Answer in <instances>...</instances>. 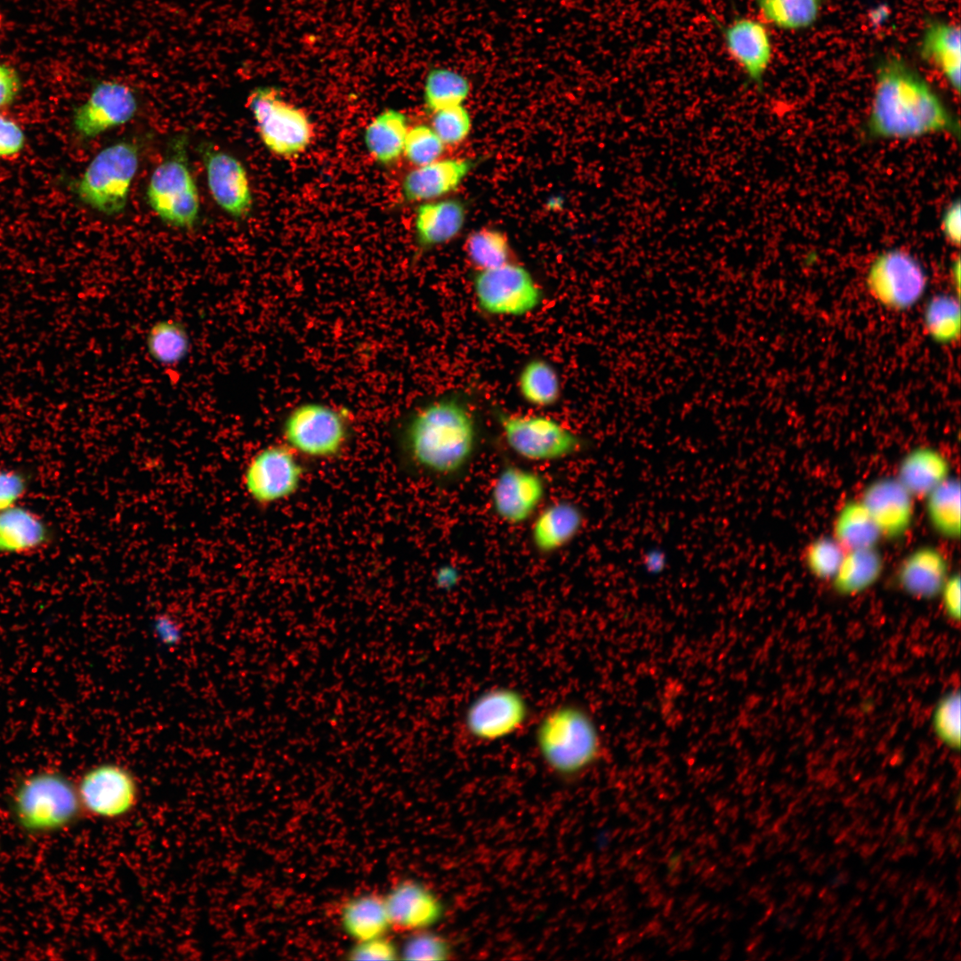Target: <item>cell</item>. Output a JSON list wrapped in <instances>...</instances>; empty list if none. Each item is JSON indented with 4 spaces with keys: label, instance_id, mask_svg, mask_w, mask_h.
<instances>
[{
    "label": "cell",
    "instance_id": "6da1fadb",
    "mask_svg": "<svg viewBox=\"0 0 961 961\" xmlns=\"http://www.w3.org/2000/svg\"><path fill=\"white\" fill-rule=\"evenodd\" d=\"M399 450L409 470L441 482L463 477L476 458L480 429L471 405L444 395L416 407L400 424Z\"/></svg>",
    "mask_w": 961,
    "mask_h": 961
},
{
    "label": "cell",
    "instance_id": "7a4b0ae2",
    "mask_svg": "<svg viewBox=\"0 0 961 961\" xmlns=\"http://www.w3.org/2000/svg\"><path fill=\"white\" fill-rule=\"evenodd\" d=\"M960 136L958 117L932 85L900 57L877 66L865 135L870 140H907L933 133Z\"/></svg>",
    "mask_w": 961,
    "mask_h": 961
},
{
    "label": "cell",
    "instance_id": "3957f363",
    "mask_svg": "<svg viewBox=\"0 0 961 961\" xmlns=\"http://www.w3.org/2000/svg\"><path fill=\"white\" fill-rule=\"evenodd\" d=\"M534 740L543 763L562 779L584 774L602 755V739L594 718L573 702L545 712L536 726Z\"/></svg>",
    "mask_w": 961,
    "mask_h": 961
},
{
    "label": "cell",
    "instance_id": "277c9868",
    "mask_svg": "<svg viewBox=\"0 0 961 961\" xmlns=\"http://www.w3.org/2000/svg\"><path fill=\"white\" fill-rule=\"evenodd\" d=\"M15 823L25 832L43 835L75 824L84 811L77 785L57 771H40L22 778L10 799Z\"/></svg>",
    "mask_w": 961,
    "mask_h": 961
},
{
    "label": "cell",
    "instance_id": "5b68a950",
    "mask_svg": "<svg viewBox=\"0 0 961 961\" xmlns=\"http://www.w3.org/2000/svg\"><path fill=\"white\" fill-rule=\"evenodd\" d=\"M495 420L506 448L526 462L546 464L584 452L588 443L572 427L540 410H497Z\"/></svg>",
    "mask_w": 961,
    "mask_h": 961
},
{
    "label": "cell",
    "instance_id": "8992f818",
    "mask_svg": "<svg viewBox=\"0 0 961 961\" xmlns=\"http://www.w3.org/2000/svg\"><path fill=\"white\" fill-rule=\"evenodd\" d=\"M188 135L171 139L163 160L154 168L146 188L151 210L166 225L192 229L199 219L198 189L189 161Z\"/></svg>",
    "mask_w": 961,
    "mask_h": 961
},
{
    "label": "cell",
    "instance_id": "52a82bcc",
    "mask_svg": "<svg viewBox=\"0 0 961 961\" xmlns=\"http://www.w3.org/2000/svg\"><path fill=\"white\" fill-rule=\"evenodd\" d=\"M281 434L283 442L302 458L332 460L347 449L353 435V419L343 407L304 401L286 414Z\"/></svg>",
    "mask_w": 961,
    "mask_h": 961
},
{
    "label": "cell",
    "instance_id": "ba28073f",
    "mask_svg": "<svg viewBox=\"0 0 961 961\" xmlns=\"http://www.w3.org/2000/svg\"><path fill=\"white\" fill-rule=\"evenodd\" d=\"M140 161L134 141L122 140L100 150L73 184L81 202L108 216L126 207L132 182Z\"/></svg>",
    "mask_w": 961,
    "mask_h": 961
},
{
    "label": "cell",
    "instance_id": "9c48e42d",
    "mask_svg": "<svg viewBox=\"0 0 961 961\" xmlns=\"http://www.w3.org/2000/svg\"><path fill=\"white\" fill-rule=\"evenodd\" d=\"M471 287L477 308L490 317H525L538 310L545 300L542 286L517 261L474 271Z\"/></svg>",
    "mask_w": 961,
    "mask_h": 961
},
{
    "label": "cell",
    "instance_id": "30bf717a",
    "mask_svg": "<svg viewBox=\"0 0 961 961\" xmlns=\"http://www.w3.org/2000/svg\"><path fill=\"white\" fill-rule=\"evenodd\" d=\"M263 145L275 156L297 157L311 144L314 127L309 116L271 87L253 90L246 100Z\"/></svg>",
    "mask_w": 961,
    "mask_h": 961
},
{
    "label": "cell",
    "instance_id": "8fae6325",
    "mask_svg": "<svg viewBox=\"0 0 961 961\" xmlns=\"http://www.w3.org/2000/svg\"><path fill=\"white\" fill-rule=\"evenodd\" d=\"M530 715L529 699L521 690L494 686L480 692L466 706L463 727L472 740L493 743L519 733Z\"/></svg>",
    "mask_w": 961,
    "mask_h": 961
},
{
    "label": "cell",
    "instance_id": "7c38bea8",
    "mask_svg": "<svg viewBox=\"0 0 961 961\" xmlns=\"http://www.w3.org/2000/svg\"><path fill=\"white\" fill-rule=\"evenodd\" d=\"M302 457L284 442L258 450L246 464L243 487L255 504L269 506L295 496L305 478Z\"/></svg>",
    "mask_w": 961,
    "mask_h": 961
},
{
    "label": "cell",
    "instance_id": "4fadbf2b",
    "mask_svg": "<svg viewBox=\"0 0 961 961\" xmlns=\"http://www.w3.org/2000/svg\"><path fill=\"white\" fill-rule=\"evenodd\" d=\"M545 476L533 468L505 462L497 471L489 490L493 514L502 523L517 527L529 523L545 502Z\"/></svg>",
    "mask_w": 961,
    "mask_h": 961
},
{
    "label": "cell",
    "instance_id": "5bb4252c",
    "mask_svg": "<svg viewBox=\"0 0 961 961\" xmlns=\"http://www.w3.org/2000/svg\"><path fill=\"white\" fill-rule=\"evenodd\" d=\"M76 785L84 812L101 820L125 817L135 808L140 797L134 775L115 763L93 766Z\"/></svg>",
    "mask_w": 961,
    "mask_h": 961
},
{
    "label": "cell",
    "instance_id": "9a60e30c",
    "mask_svg": "<svg viewBox=\"0 0 961 961\" xmlns=\"http://www.w3.org/2000/svg\"><path fill=\"white\" fill-rule=\"evenodd\" d=\"M926 280L921 263L900 249L880 254L868 274V286L876 299L896 310L915 304L925 289Z\"/></svg>",
    "mask_w": 961,
    "mask_h": 961
},
{
    "label": "cell",
    "instance_id": "2e32d148",
    "mask_svg": "<svg viewBox=\"0 0 961 961\" xmlns=\"http://www.w3.org/2000/svg\"><path fill=\"white\" fill-rule=\"evenodd\" d=\"M198 149L214 201L231 218H246L253 208V195L242 162L211 142L202 143Z\"/></svg>",
    "mask_w": 961,
    "mask_h": 961
},
{
    "label": "cell",
    "instance_id": "e0dca14e",
    "mask_svg": "<svg viewBox=\"0 0 961 961\" xmlns=\"http://www.w3.org/2000/svg\"><path fill=\"white\" fill-rule=\"evenodd\" d=\"M138 110V99L126 84L102 80L93 88L87 100L73 114V126L83 139H93L132 120Z\"/></svg>",
    "mask_w": 961,
    "mask_h": 961
},
{
    "label": "cell",
    "instance_id": "ac0fdd59",
    "mask_svg": "<svg viewBox=\"0 0 961 961\" xmlns=\"http://www.w3.org/2000/svg\"><path fill=\"white\" fill-rule=\"evenodd\" d=\"M714 21L720 29L728 55L747 81L762 89L773 58L771 36L766 23L750 16H736L725 24L717 19Z\"/></svg>",
    "mask_w": 961,
    "mask_h": 961
},
{
    "label": "cell",
    "instance_id": "d6986e66",
    "mask_svg": "<svg viewBox=\"0 0 961 961\" xmlns=\"http://www.w3.org/2000/svg\"><path fill=\"white\" fill-rule=\"evenodd\" d=\"M585 522L583 508L572 500L544 504L529 522V543L539 555H553L574 542Z\"/></svg>",
    "mask_w": 961,
    "mask_h": 961
},
{
    "label": "cell",
    "instance_id": "ffe728a7",
    "mask_svg": "<svg viewBox=\"0 0 961 961\" xmlns=\"http://www.w3.org/2000/svg\"><path fill=\"white\" fill-rule=\"evenodd\" d=\"M391 927L399 931H421L437 923L443 906L439 897L424 884L404 881L384 897Z\"/></svg>",
    "mask_w": 961,
    "mask_h": 961
},
{
    "label": "cell",
    "instance_id": "44dd1931",
    "mask_svg": "<svg viewBox=\"0 0 961 961\" xmlns=\"http://www.w3.org/2000/svg\"><path fill=\"white\" fill-rule=\"evenodd\" d=\"M912 496L897 479L884 478L865 489L860 501L877 525L881 535L899 537L909 528L914 505Z\"/></svg>",
    "mask_w": 961,
    "mask_h": 961
},
{
    "label": "cell",
    "instance_id": "7402d4cb",
    "mask_svg": "<svg viewBox=\"0 0 961 961\" xmlns=\"http://www.w3.org/2000/svg\"><path fill=\"white\" fill-rule=\"evenodd\" d=\"M470 158H440L416 166L408 172L401 185L402 195L408 202H427L456 190L472 170Z\"/></svg>",
    "mask_w": 961,
    "mask_h": 961
},
{
    "label": "cell",
    "instance_id": "603a6c76",
    "mask_svg": "<svg viewBox=\"0 0 961 961\" xmlns=\"http://www.w3.org/2000/svg\"><path fill=\"white\" fill-rule=\"evenodd\" d=\"M466 208L459 199H435L423 202L415 216V235L418 247L430 250L454 240L466 221Z\"/></svg>",
    "mask_w": 961,
    "mask_h": 961
},
{
    "label": "cell",
    "instance_id": "cb8c5ba5",
    "mask_svg": "<svg viewBox=\"0 0 961 961\" xmlns=\"http://www.w3.org/2000/svg\"><path fill=\"white\" fill-rule=\"evenodd\" d=\"M53 538L37 513L18 505L0 512V554H23L47 546Z\"/></svg>",
    "mask_w": 961,
    "mask_h": 961
},
{
    "label": "cell",
    "instance_id": "d4e9b609",
    "mask_svg": "<svg viewBox=\"0 0 961 961\" xmlns=\"http://www.w3.org/2000/svg\"><path fill=\"white\" fill-rule=\"evenodd\" d=\"M920 52L944 77L957 93L961 80V35L959 26L941 20L928 21L924 28Z\"/></svg>",
    "mask_w": 961,
    "mask_h": 961
},
{
    "label": "cell",
    "instance_id": "484cf974",
    "mask_svg": "<svg viewBox=\"0 0 961 961\" xmlns=\"http://www.w3.org/2000/svg\"><path fill=\"white\" fill-rule=\"evenodd\" d=\"M897 578L900 587L910 596L933 599L941 594L948 578V562L938 549L922 547L905 558Z\"/></svg>",
    "mask_w": 961,
    "mask_h": 961
},
{
    "label": "cell",
    "instance_id": "4316f807",
    "mask_svg": "<svg viewBox=\"0 0 961 961\" xmlns=\"http://www.w3.org/2000/svg\"><path fill=\"white\" fill-rule=\"evenodd\" d=\"M520 398L536 410L557 405L562 395V382L555 366L541 357L528 359L516 376Z\"/></svg>",
    "mask_w": 961,
    "mask_h": 961
},
{
    "label": "cell",
    "instance_id": "83f0119b",
    "mask_svg": "<svg viewBox=\"0 0 961 961\" xmlns=\"http://www.w3.org/2000/svg\"><path fill=\"white\" fill-rule=\"evenodd\" d=\"M408 128L406 115L393 109L382 111L369 122L364 131V143L376 162L390 166L399 160Z\"/></svg>",
    "mask_w": 961,
    "mask_h": 961
},
{
    "label": "cell",
    "instance_id": "f1b7e54d",
    "mask_svg": "<svg viewBox=\"0 0 961 961\" xmlns=\"http://www.w3.org/2000/svg\"><path fill=\"white\" fill-rule=\"evenodd\" d=\"M949 471V463L939 451L918 448L903 458L897 480L912 497H925L947 480Z\"/></svg>",
    "mask_w": 961,
    "mask_h": 961
},
{
    "label": "cell",
    "instance_id": "f546056e",
    "mask_svg": "<svg viewBox=\"0 0 961 961\" xmlns=\"http://www.w3.org/2000/svg\"><path fill=\"white\" fill-rule=\"evenodd\" d=\"M145 347L153 362L161 367H174L188 358L191 350V336L181 320L161 319L148 329Z\"/></svg>",
    "mask_w": 961,
    "mask_h": 961
},
{
    "label": "cell",
    "instance_id": "4dcf8cb0",
    "mask_svg": "<svg viewBox=\"0 0 961 961\" xmlns=\"http://www.w3.org/2000/svg\"><path fill=\"white\" fill-rule=\"evenodd\" d=\"M341 918L345 932L357 941L383 936L391 927L384 898L375 894L349 900Z\"/></svg>",
    "mask_w": 961,
    "mask_h": 961
},
{
    "label": "cell",
    "instance_id": "1f68e13d",
    "mask_svg": "<svg viewBox=\"0 0 961 961\" xmlns=\"http://www.w3.org/2000/svg\"><path fill=\"white\" fill-rule=\"evenodd\" d=\"M884 561L876 547L847 552L834 576L833 586L841 595H853L874 585L882 574Z\"/></svg>",
    "mask_w": 961,
    "mask_h": 961
},
{
    "label": "cell",
    "instance_id": "d6a6232c",
    "mask_svg": "<svg viewBox=\"0 0 961 961\" xmlns=\"http://www.w3.org/2000/svg\"><path fill=\"white\" fill-rule=\"evenodd\" d=\"M881 532L861 502L847 503L834 523V539L845 551L875 547Z\"/></svg>",
    "mask_w": 961,
    "mask_h": 961
},
{
    "label": "cell",
    "instance_id": "836d02e7",
    "mask_svg": "<svg viewBox=\"0 0 961 961\" xmlns=\"http://www.w3.org/2000/svg\"><path fill=\"white\" fill-rule=\"evenodd\" d=\"M471 92L472 83L463 73L448 67H435L424 78V101L433 113L464 104Z\"/></svg>",
    "mask_w": 961,
    "mask_h": 961
},
{
    "label": "cell",
    "instance_id": "e575fe53",
    "mask_svg": "<svg viewBox=\"0 0 961 961\" xmlns=\"http://www.w3.org/2000/svg\"><path fill=\"white\" fill-rule=\"evenodd\" d=\"M463 250L474 271L516 261L507 236L494 228H481L471 232L464 240Z\"/></svg>",
    "mask_w": 961,
    "mask_h": 961
},
{
    "label": "cell",
    "instance_id": "d590c367",
    "mask_svg": "<svg viewBox=\"0 0 961 961\" xmlns=\"http://www.w3.org/2000/svg\"><path fill=\"white\" fill-rule=\"evenodd\" d=\"M762 20L779 29L797 31L811 28L821 10V0H754Z\"/></svg>",
    "mask_w": 961,
    "mask_h": 961
},
{
    "label": "cell",
    "instance_id": "8d00e7d4",
    "mask_svg": "<svg viewBox=\"0 0 961 961\" xmlns=\"http://www.w3.org/2000/svg\"><path fill=\"white\" fill-rule=\"evenodd\" d=\"M928 516L941 535L955 538L960 534V484L947 479L927 496Z\"/></svg>",
    "mask_w": 961,
    "mask_h": 961
},
{
    "label": "cell",
    "instance_id": "74e56055",
    "mask_svg": "<svg viewBox=\"0 0 961 961\" xmlns=\"http://www.w3.org/2000/svg\"><path fill=\"white\" fill-rule=\"evenodd\" d=\"M925 326L935 341H954L960 332V309L957 301L946 295L933 297L925 308Z\"/></svg>",
    "mask_w": 961,
    "mask_h": 961
},
{
    "label": "cell",
    "instance_id": "f35d334b",
    "mask_svg": "<svg viewBox=\"0 0 961 961\" xmlns=\"http://www.w3.org/2000/svg\"><path fill=\"white\" fill-rule=\"evenodd\" d=\"M960 691L950 690L937 702L932 717L937 738L952 750L960 749Z\"/></svg>",
    "mask_w": 961,
    "mask_h": 961
},
{
    "label": "cell",
    "instance_id": "ab89813d",
    "mask_svg": "<svg viewBox=\"0 0 961 961\" xmlns=\"http://www.w3.org/2000/svg\"><path fill=\"white\" fill-rule=\"evenodd\" d=\"M445 148L432 126L421 124L408 128L403 155L415 167L421 166L441 158Z\"/></svg>",
    "mask_w": 961,
    "mask_h": 961
},
{
    "label": "cell",
    "instance_id": "60d3db41",
    "mask_svg": "<svg viewBox=\"0 0 961 961\" xmlns=\"http://www.w3.org/2000/svg\"><path fill=\"white\" fill-rule=\"evenodd\" d=\"M432 128L447 146L463 142L472 130V118L464 104L432 113Z\"/></svg>",
    "mask_w": 961,
    "mask_h": 961
},
{
    "label": "cell",
    "instance_id": "b9f144b4",
    "mask_svg": "<svg viewBox=\"0 0 961 961\" xmlns=\"http://www.w3.org/2000/svg\"><path fill=\"white\" fill-rule=\"evenodd\" d=\"M844 550L835 540L828 537L812 542L805 549L804 561L812 572L820 578L834 577L844 556Z\"/></svg>",
    "mask_w": 961,
    "mask_h": 961
},
{
    "label": "cell",
    "instance_id": "7bdbcfd3",
    "mask_svg": "<svg viewBox=\"0 0 961 961\" xmlns=\"http://www.w3.org/2000/svg\"><path fill=\"white\" fill-rule=\"evenodd\" d=\"M452 954L447 939L424 930L417 931L408 938L400 952L406 960H447Z\"/></svg>",
    "mask_w": 961,
    "mask_h": 961
},
{
    "label": "cell",
    "instance_id": "ee69618b",
    "mask_svg": "<svg viewBox=\"0 0 961 961\" xmlns=\"http://www.w3.org/2000/svg\"><path fill=\"white\" fill-rule=\"evenodd\" d=\"M28 475L15 469H0V512L14 506L26 495Z\"/></svg>",
    "mask_w": 961,
    "mask_h": 961
},
{
    "label": "cell",
    "instance_id": "f6af8a7d",
    "mask_svg": "<svg viewBox=\"0 0 961 961\" xmlns=\"http://www.w3.org/2000/svg\"><path fill=\"white\" fill-rule=\"evenodd\" d=\"M398 957L396 947L384 935L358 941L348 957L351 960H394Z\"/></svg>",
    "mask_w": 961,
    "mask_h": 961
},
{
    "label": "cell",
    "instance_id": "bcb514c9",
    "mask_svg": "<svg viewBox=\"0 0 961 961\" xmlns=\"http://www.w3.org/2000/svg\"><path fill=\"white\" fill-rule=\"evenodd\" d=\"M25 133L11 118L0 113V157L18 155L24 148Z\"/></svg>",
    "mask_w": 961,
    "mask_h": 961
},
{
    "label": "cell",
    "instance_id": "7dc6e473",
    "mask_svg": "<svg viewBox=\"0 0 961 961\" xmlns=\"http://www.w3.org/2000/svg\"><path fill=\"white\" fill-rule=\"evenodd\" d=\"M941 228L944 237L954 246H959L961 238V205L957 198L942 212Z\"/></svg>",
    "mask_w": 961,
    "mask_h": 961
},
{
    "label": "cell",
    "instance_id": "c3c4849f",
    "mask_svg": "<svg viewBox=\"0 0 961 961\" xmlns=\"http://www.w3.org/2000/svg\"><path fill=\"white\" fill-rule=\"evenodd\" d=\"M21 82L17 71L0 63V109L11 105L20 91Z\"/></svg>",
    "mask_w": 961,
    "mask_h": 961
},
{
    "label": "cell",
    "instance_id": "681fc988",
    "mask_svg": "<svg viewBox=\"0 0 961 961\" xmlns=\"http://www.w3.org/2000/svg\"><path fill=\"white\" fill-rule=\"evenodd\" d=\"M942 604L947 616L955 621L960 619V577L958 574L948 577L941 592Z\"/></svg>",
    "mask_w": 961,
    "mask_h": 961
},
{
    "label": "cell",
    "instance_id": "f907efd6",
    "mask_svg": "<svg viewBox=\"0 0 961 961\" xmlns=\"http://www.w3.org/2000/svg\"><path fill=\"white\" fill-rule=\"evenodd\" d=\"M460 578V570L455 565L449 563L440 565L434 574L436 585L443 591L455 588L458 585Z\"/></svg>",
    "mask_w": 961,
    "mask_h": 961
},
{
    "label": "cell",
    "instance_id": "816d5d0a",
    "mask_svg": "<svg viewBox=\"0 0 961 961\" xmlns=\"http://www.w3.org/2000/svg\"><path fill=\"white\" fill-rule=\"evenodd\" d=\"M642 564L644 569L650 574H658L662 572L667 564V558L665 552L659 548H653L646 552L643 556Z\"/></svg>",
    "mask_w": 961,
    "mask_h": 961
}]
</instances>
